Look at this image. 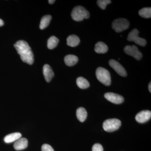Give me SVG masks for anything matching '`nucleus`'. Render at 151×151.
<instances>
[{
  "label": "nucleus",
  "mask_w": 151,
  "mask_h": 151,
  "mask_svg": "<svg viewBox=\"0 0 151 151\" xmlns=\"http://www.w3.org/2000/svg\"><path fill=\"white\" fill-rule=\"evenodd\" d=\"M149 90L150 92H151V83L150 82L148 86Z\"/></svg>",
  "instance_id": "bb28decb"
},
{
  "label": "nucleus",
  "mask_w": 151,
  "mask_h": 151,
  "mask_svg": "<svg viewBox=\"0 0 151 151\" xmlns=\"http://www.w3.org/2000/svg\"><path fill=\"white\" fill-rule=\"evenodd\" d=\"M55 2V0H49L48 1V3L50 4H54Z\"/></svg>",
  "instance_id": "a878e982"
},
{
  "label": "nucleus",
  "mask_w": 151,
  "mask_h": 151,
  "mask_svg": "<svg viewBox=\"0 0 151 151\" xmlns=\"http://www.w3.org/2000/svg\"><path fill=\"white\" fill-rule=\"evenodd\" d=\"M122 125V122L119 119H108L103 124V128L106 132H112L119 129Z\"/></svg>",
  "instance_id": "20e7f679"
},
{
  "label": "nucleus",
  "mask_w": 151,
  "mask_h": 151,
  "mask_svg": "<svg viewBox=\"0 0 151 151\" xmlns=\"http://www.w3.org/2000/svg\"><path fill=\"white\" fill-rule=\"evenodd\" d=\"M78 61V57L73 55H68L64 58L65 64L68 66H73L77 63Z\"/></svg>",
  "instance_id": "ddd939ff"
},
{
  "label": "nucleus",
  "mask_w": 151,
  "mask_h": 151,
  "mask_svg": "<svg viewBox=\"0 0 151 151\" xmlns=\"http://www.w3.org/2000/svg\"><path fill=\"white\" fill-rule=\"evenodd\" d=\"M28 144L27 139L25 138H20L17 140L14 145V148L17 150H21L26 148Z\"/></svg>",
  "instance_id": "f8f14e48"
},
{
  "label": "nucleus",
  "mask_w": 151,
  "mask_h": 151,
  "mask_svg": "<svg viewBox=\"0 0 151 151\" xmlns=\"http://www.w3.org/2000/svg\"><path fill=\"white\" fill-rule=\"evenodd\" d=\"M43 73L47 82H49L54 76V73L51 67L48 64H45L43 67Z\"/></svg>",
  "instance_id": "9b49d317"
},
{
  "label": "nucleus",
  "mask_w": 151,
  "mask_h": 151,
  "mask_svg": "<svg viewBox=\"0 0 151 151\" xmlns=\"http://www.w3.org/2000/svg\"><path fill=\"white\" fill-rule=\"evenodd\" d=\"M71 16L75 21L80 22L84 19H87L90 17L89 11L82 6H77L73 9Z\"/></svg>",
  "instance_id": "f03ea898"
},
{
  "label": "nucleus",
  "mask_w": 151,
  "mask_h": 151,
  "mask_svg": "<svg viewBox=\"0 0 151 151\" xmlns=\"http://www.w3.org/2000/svg\"><path fill=\"white\" fill-rule=\"evenodd\" d=\"M139 33V32L137 29H134L128 35L127 40L134 42L140 46H145L147 44V41L145 39L139 37L138 36Z\"/></svg>",
  "instance_id": "423d86ee"
},
{
  "label": "nucleus",
  "mask_w": 151,
  "mask_h": 151,
  "mask_svg": "<svg viewBox=\"0 0 151 151\" xmlns=\"http://www.w3.org/2000/svg\"><path fill=\"white\" fill-rule=\"evenodd\" d=\"M92 151H103V146L99 143H96L92 147Z\"/></svg>",
  "instance_id": "5701e85b"
},
{
  "label": "nucleus",
  "mask_w": 151,
  "mask_h": 151,
  "mask_svg": "<svg viewBox=\"0 0 151 151\" xmlns=\"http://www.w3.org/2000/svg\"><path fill=\"white\" fill-rule=\"evenodd\" d=\"M104 96L106 99L114 104H122L124 101V98L123 96L113 92L106 93Z\"/></svg>",
  "instance_id": "1a4fd4ad"
},
{
  "label": "nucleus",
  "mask_w": 151,
  "mask_h": 151,
  "mask_svg": "<svg viewBox=\"0 0 151 151\" xmlns=\"http://www.w3.org/2000/svg\"><path fill=\"white\" fill-rule=\"evenodd\" d=\"M80 39L77 36L70 35L67 38V44L71 47H75L78 45L80 43Z\"/></svg>",
  "instance_id": "dca6fc26"
},
{
  "label": "nucleus",
  "mask_w": 151,
  "mask_h": 151,
  "mask_svg": "<svg viewBox=\"0 0 151 151\" xmlns=\"http://www.w3.org/2000/svg\"><path fill=\"white\" fill-rule=\"evenodd\" d=\"M76 114L78 121L81 122H84L87 117V112L85 108L82 107H80L77 109Z\"/></svg>",
  "instance_id": "f3484780"
},
{
  "label": "nucleus",
  "mask_w": 151,
  "mask_h": 151,
  "mask_svg": "<svg viewBox=\"0 0 151 151\" xmlns=\"http://www.w3.org/2000/svg\"><path fill=\"white\" fill-rule=\"evenodd\" d=\"M52 19V17L50 15H47L42 17L41 20L40 28V29H44L46 28L49 24Z\"/></svg>",
  "instance_id": "6ab92c4d"
},
{
  "label": "nucleus",
  "mask_w": 151,
  "mask_h": 151,
  "mask_svg": "<svg viewBox=\"0 0 151 151\" xmlns=\"http://www.w3.org/2000/svg\"><path fill=\"white\" fill-rule=\"evenodd\" d=\"M129 25V22L127 19L119 18L113 21L112 27L116 32H120L128 29Z\"/></svg>",
  "instance_id": "39448f33"
},
{
  "label": "nucleus",
  "mask_w": 151,
  "mask_h": 151,
  "mask_svg": "<svg viewBox=\"0 0 151 151\" xmlns=\"http://www.w3.org/2000/svg\"><path fill=\"white\" fill-rule=\"evenodd\" d=\"M109 64L119 75L123 77L127 76V72L126 69L118 61L115 60L111 59L109 60Z\"/></svg>",
  "instance_id": "6e6552de"
},
{
  "label": "nucleus",
  "mask_w": 151,
  "mask_h": 151,
  "mask_svg": "<svg viewBox=\"0 0 151 151\" xmlns=\"http://www.w3.org/2000/svg\"><path fill=\"white\" fill-rule=\"evenodd\" d=\"M21 137L22 134L21 133L16 132L6 136L4 139V141L6 143H12L18 140Z\"/></svg>",
  "instance_id": "4468645a"
},
{
  "label": "nucleus",
  "mask_w": 151,
  "mask_h": 151,
  "mask_svg": "<svg viewBox=\"0 0 151 151\" xmlns=\"http://www.w3.org/2000/svg\"><path fill=\"white\" fill-rule=\"evenodd\" d=\"M59 42V40L54 36H52L47 40V47L49 49H53L55 48Z\"/></svg>",
  "instance_id": "aec40b11"
},
{
  "label": "nucleus",
  "mask_w": 151,
  "mask_h": 151,
  "mask_svg": "<svg viewBox=\"0 0 151 151\" xmlns=\"http://www.w3.org/2000/svg\"><path fill=\"white\" fill-rule=\"evenodd\" d=\"M4 24V22L1 19H0V27L3 26Z\"/></svg>",
  "instance_id": "393cba45"
},
{
  "label": "nucleus",
  "mask_w": 151,
  "mask_h": 151,
  "mask_svg": "<svg viewBox=\"0 0 151 151\" xmlns=\"http://www.w3.org/2000/svg\"><path fill=\"white\" fill-rule=\"evenodd\" d=\"M140 16L144 18H150L151 17V8H144L140 10L139 12Z\"/></svg>",
  "instance_id": "412c9836"
},
{
  "label": "nucleus",
  "mask_w": 151,
  "mask_h": 151,
  "mask_svg": "<svg viewBox=\"0 0 151 151\" xmlns=\"http://www.w3.org/2000/svg\"><path fill=\"white\" fill-rule=\"evenodd\" d=\"M14 46L22 60L29 65H32L34 61V54L27 42L24 40L18 41L14 45Z\"/></svg>",
  "instance_id": "f257e3e1"
},
{
  "label": "nucleus",
  "mask_w": 151,
  "mask_h": 151,
  "mask_svg": "<svg viewBox=\"0 0 151 151\" xmlns=\"http://www.w3.org/2000/svg\"><path fill=\"white\" fill-rule=\"evenodd\" d=\"M96 76L97 79L104 85L106 86H109L111 85V74L107 69L103 67L97 68L96 70Z\"/></svg>",
  "instance_id": "7ed1b4c3"
},
{
  "label": "nucleus",
  "mask_w": 151,
  "mask_h": 151,
  "mask_svg": "<svg viewBox=\"0 0 151 151\" xmlns=\"http://www.w3.org/2000/svg\"><path fill=\"white\" fill-rule=\"evenodd\" d=\"M42 151H54L52 147L48 144H44L42 147Z\"/></svg>",
  "instance_id": "b1692460"
},
{
  "label": "nucleus",
  "mask_w": 151,
  "mask_h": 151,
  "mask_svg": "<svg viewBox=\"0 0 151 151\" xmlns=\"http://www.w3.org/2000/svg\"><path fill=\"white\" fill-rule=\"evenodd\" d=\"M124 51L126 54L133 56L137 60H140L142 58V54L136 45H127L124 47Z\"/></svg>",
  "instance_id": "0eeeda50"
},
{
  "label": "nucleus",
  "mask_w": 151,
  "mask_h": 151,
  "mask_svg": "<svg viewBox=\"0 0 151 151\" xmlns=\"http://www.w3.org/2000/svg\"><path fill=\"white\" fill-rule=\"evenodd\" d=\"M76 84L81 89H87L90 86L89 81L84 77H79L76 79Z\"/></svg>",
  "instance_id": "a211bd4d"
},
{
  "label": "nucleus",
  "mask_w": 151,
  "mask_h": 151,
  "mask_svg": "<svg viewBox=\"0 0 151 151\" xmlns=\"http://www.w3.org/2000/svg\"><path fill=\"white\" fill-rule=\"evenodd\" d=\"M151 117V111L148 110H145L139 112L136 115L135 119L138 123L143 124L149 121Z\"/></svg>",
  "instance_id": "9d476101"
},
{
  "label": "nucleus",
  "mask_w": 151,
  "mask_h": 151,
  "mask_svg": "<svg viewBox=\"0 0 151 151\" xmlns=\"http://www.w3.org/2000/svg\"><path fill=\"white\" fill-rule=\"evenodd\" d=\"M111 1L110 0H98L97 1V4L98 6L102 9L104 10L109 4H111Z\"/></svg>",
  "instance_id": "4be33fe9"
},
{
  "label": "nucleus",
  "mask_w": 151,
  "mask_h": 151,
  "mask_svg": "<svg viewBox=\"0 0 151 151\" xmlns=\"http://www.w3.org/2000/svg\"><path fill=\"white\" fill-rule=\"evenodd\" d=\"M108 46L102 42H98L96 44L94 47V51L99 54L105 53L108 51Z\"/></svg>",
  "instance_id": "2eb2a0df"
}]
</instances>
